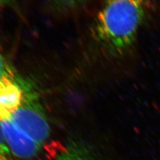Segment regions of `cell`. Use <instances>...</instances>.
Here are the masks:
<instances>
[{"mask_svg":"<svg viewBox=\"0 0 160 160\" xmlns=\"http://www.w3.org/2000/svg\"><path fill=\"white\" fill-rule=\"evenodd\" d=\"M13 74L12 69L6 62L5 59L0 54V82L4 77Z\"/></svg>","mask_w":160,"mask_h":160,"instance_id":"cell-7","label":"cell"},{"mask_svg":"<svg viewBox=\"0 0 160 160\" xmlns=\"http://www.w3.org/2000/svg\"><path fill=\"white\" fill-rule=\"evenodd\" d=\"M0 160H19L12 153L6 143L0 124Z\"/></svg>","mask_w":160,"mask_h":160,"instance_id":"cell-6","label":"cell"},{"mask_svg":"<svg viewBox=\"0 0 160 160\" xmlns=\"http://www.w3.org/2000/svg\"><path fill=\"white\" fill-rule=\"evenodd\" d=\"M14 74L4 77L0 82V122L10 121L31 92Z\"/></svg>","mask_w":160,"mask_h":160,"instance_id":"cell-3","label":"cell"},{"mask_svg":"<svg viewBox=\"0 0 160 160\" xmlns=\"http://www.w3.org/2000/svg\"><path fill=\"white\" fill-rule=\"evenodd\" d=\"M145 3L131 0L104 2L96 17L94 36L106 55L120 57L133 46L145 16Z\"/></svg>","mask_w":160,"mask_h":160,"instance_id":"cell-1","label":"cell"},{"mask_svg":"<svg viewBox=\"0 0 160 160\" xmlns=\"http://www.w3.org/2000/svg\"><path fill=\"white\" fill-rule=\"evenodd\" d=\"M54 160H96L92 150L86 145L72 142Z\"/></svg>","mask_w":160,"mask_h":160,"instance_id":"cell-5","label":"cell"},{"mask_svg":"<svg viewBox=\"0 0 160 160\" xmlns=\"http://www.w3.org/2000/svg\"><path fill=\"white\" fill-rule=\"evenodd\" d=\"M17 128L41 146L49 137L50 127L46 116L32 92L10 120Z\"/></svg>","mask_w":160,"mask_h":160,"instance_id":"cell-2","label":"cell"},{"mask_svg":"<svg viewBox=\"0 0 160 160\" xmlns=\"http://www.w3.org/2000/svg\"><path fill=\"white\" fill-rule=\"evenodd\" d=\"M4 137L12 155L18 160H31L37 157L41 145L20 131L10 121L0 122Z\"/></svg>","mask_w":160,"mask_h":160,"instance_id":"cell-4","label":"cell"}]
</instances>
